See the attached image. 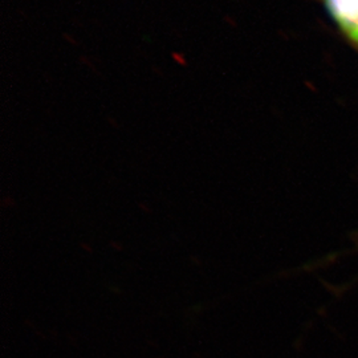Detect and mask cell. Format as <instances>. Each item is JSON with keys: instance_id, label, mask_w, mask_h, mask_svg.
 I'll return each instance as SVG.
<instances>
[{"instance_id": "6da1fadb", "label": "cell", "mask_w": 358, "mask_h": 358, "mask_svg": "<svg viewBox=\"0 0 358 358\" xmlns=\"http://www.w3.org/2000/svg\"><path fill=\"white\" fill-rule=\"evenodd\" d=\"M327 6L336 22L358 43V0H327Z\"/></svg>"}]
</instances>
